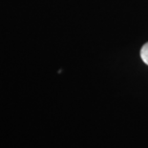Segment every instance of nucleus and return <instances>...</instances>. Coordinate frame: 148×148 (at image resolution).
<instances>
[{
  "label": "nucleus",
  "instance_id": "1",
  "mask_svg": "<svg viewBox=\"0 0 148 148\" xmlns=\"http://www.w3.org/2000/svg\"><path fill=\"white\" fill-rule=\"evenodd\" d=\"M140 58L144 63L148 65V42L144 44L140 50Z\"/></svg>",
  "mask_w": 148,
  "mask_h": 148
}]
</instances>
